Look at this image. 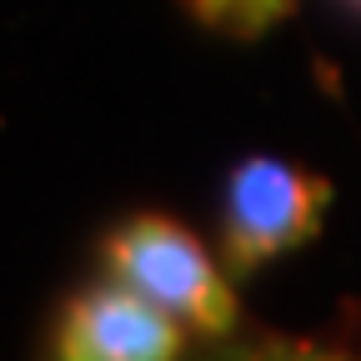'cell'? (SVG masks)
<instances>
[{"instance_id": "2", "label": "cell", "mask_w": 361, "mask_h": 361, "mask_svg": "<svg viewBox=\"0 0 361 361\" xmlns=\"http://www.w3.org/2000/svg\"><path fill=\"white\" fill-rule=\"evenodd\" d=\"M331 211V180L276 156H246L221 191V266L256 276L261 266L301 251Z\"/></svg>"}, {"instance_id": "5", "label": "cell", "mask_w": 361, "mask_h": 361, "mask_svg": "<svg viewBox=\"0 0 361 361\" xmlns=\"http://www.w3.org/2000/svg\"><path fill=\"white\" fill-rule=\"evenodd\" d=\"M191 16L221 35H236V40H251L261 30H271L276 20L291 16L296 0H186Z\"/></svg>"}, {"instance_id": "1", "label": "cell", "mask_w": 361, "mask_h": 361, "mask_svg": "<svg viewBox=\"0 0 361 361\" xmlns=\"http://www.w3.org/2000/svg\"><path fill=\"white\" fill-rule=\"evenodd\" d=\"M101 256L111 276L141 291L151 306L176 316L196 341H221L236 336L241 326V301L231 291V276H221V266L206 256V246L166 216H126L111 226Z\"/></svg>"}, {"instance_id": "3", "label": "cell", "mask_w": 361, "mask_h": 361, "mask_svg": "<svg viewBox=\"0 0 361 361\" xmlns=\"http://www.w3.org/2000/svg\"><path fill=\"white\" fill-rule=\"evenodd\" d=\"M186 351V326L126 281L75 291L51 336V361H180Z\"/></svg>"}, {"instance_id": "4", "label": "cell", "mask_w": 361, "mask_h": 361, "mask_svg": "<svg viewBox=\"0 0 361 361\" xmlns=\"http://www.w3.org/2000/svg\"><path fill=\"white\" fill-rule=\"evenodd\" d=\"M180 361H361L336 346H316L296 336H221V341H196Z\"/></svg>"}]
</instances>
